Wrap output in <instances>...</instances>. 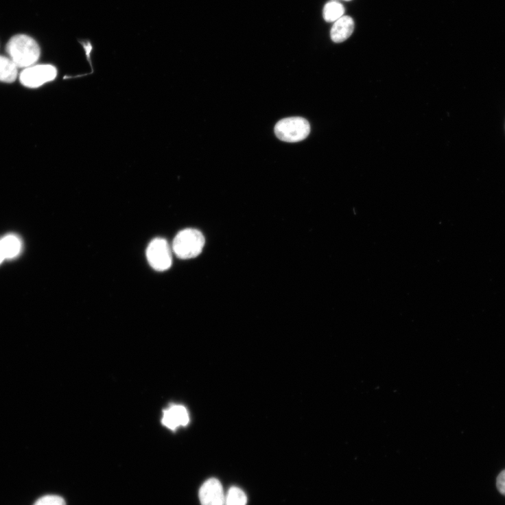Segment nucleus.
Wrapping results in <instances>:
<instances>
[{"label": "nucleus", "instance_id": "nucleus-15", "mask_svg": "<svg viewBox=\"0 0 505 505\" xmlns=\"http://www.w3.org/2000/svg\"><path fill=\"white\" fill-rule=\"evenodd\" d=\"M5 259L1 246H0V263Z\"/></svg>", "mask_w": 505, "mask_h": 505}, {"label": "nucleus", "instance_id": "nucleus-3", "mask_svg": "<svg viewBox=\"0 0 505 505\" xmlns=\"http://www.w3.org/2000/svg\"><path fill=\"white\" fill-rule=\"evenodd\" d=\"M277 137L284 142L297 143L305 140L310 133V125L307 119L300 117L284 118L274 128Z\"/></svg>", "mask_w": 505, "mask_h": 505}, {"label": "nucleus", "instance_id": "nucleus-5", "mask_svg": "<svg viewBox=\"0 0 505 505\" xmlns=\"http://www.w3.org/2000/svg\"><path fill=\"white\" fill-rule=\"evenodd\" d=\"M57 75L56 68L51 65H34L25 69L20 75L21 83L27 88H38L53 81Z\"/></svg>", "mask_w": 505, "mask_h": 505}, {"label": "nucleus", "instance_id": "nucleus-16", "mask_svg": "<svg viewBox=\"0 0 505 505\" xmlns=\"http://www.w3.org/2000/svg\"><path fill=\"white\" fill-rule=\"evenodd\" d=\"M337 1H338V0H337ZM343 1L350 2V1H352V0H343Z\"/></svg>", "mask_w": 505, "mask_h": 505}, {"label": "nucleus", "instance_id": "nucleus-14", "mask_svg": "<svg viewBox=\"0 0 505 505\" xmlns=\"http://www.w3.org/2000/svg\"><path fill=\"white\" fill-rule=\"evenodd\" d=\"M497 488L498 491L505 496V470H503L497 478Z\"/></svg>", "mask_w": 505, "mask_h": 505}, {"label": "nucleus", "instance_id": "nucleus-7", "mask_svg": "<svg viewBox=\"0 0 505 505\" xmlns=\"http://www.w3.org/2000/svg\"><path fill=\"white\" fill-rule=\"evenodd\" d=\"M163 425L171 430L186 426L189 416L186 408L181 405H173L164 410L162 419Z\"/></svg>", "mask_w": 505, "mask_h": 505}, {"label": "nucleus", "instance_id": "nucleus-11", "mask_svg": "<svg viewBox=\"0 0 505 505\" xmlns=\"http://www.w3.org/2000/svg\"><path fill=\"white\" fill-rule=\"evenodd\" d=\"M345 10L337 0H331L328 2L323 10V17L328 23H334L344 16Z\"/></svg>", "mask_w": 505, "mask_h": 505}, {"label": "nucleus", "instance_id": "nucleus-9", "mask_svg": "<svg viewBox=\"0 0 505 505\" xmlns=\"http://www.w3.org/2000/svg\"><path fill=\"white\" fill-rule=\"evenodd\" d=\"M0 246L2 248L5 259H11L20 254L22 244L17 236L9 235L0 240Z\"/></svg>", "mask_w": 505, "mask_h": 505}, {"label": "nucleus", "instance_id": "nucleus-12", "mask_svg": "<svg viewBox=\"0 0 505 505\" xmlns=\"http://www.w3.org/2000/svg\"><path fill=\"white\" fill-rule=\"evenodd\" d=\"M246 495L238 487H231L226 494L224 505H246Z\"/></svg>", "mask_w": 505, "mask_h": 505}, {"label": "nucleus", "instance_id": "nucleus-10", "mask_svg": "<svg viewBox=\"0 0 505 505\" xmlns=\"http://www.w3.org/2000/svg\"><path fill=\"white\" fill-rule=\"evenodd\" d=\"M18 76V67L10 58L0 56V82L12 83Z\"/></svg>", "mask_w": 505, "mask_h": 505}, {"label": "nucleus", "instance_id": "nucleus-4", "mask_svg": "<svg viewBox=\"0 0 505 505\" xmlns=\"http://www.w3.org/2000/svg\"><path fill=\"white\" fill-rule=\"evenodd\" d=\"M146 256L150 266L156 271L163 272L172 266V256L170 246L163 238H156L150 243Z\"/></svg>", "mask_w": 505, "mask_h": 505}, {"label": "nucleus", "instance_id": "nucleus-13", "mask_svg": "<svg viewBox=\"0 0 505 505\" xmlns=\"http://www.w3.org/2000/svg\"><path fill=\"white\" fill-rule=\"evenodd\" d=\"M34 505H67V502L60 496L49 495L38 499Z\"/></svg>", "mask_w": 505, "mask_h": 505}, {"label": "nucleus", "instance_id": "nucleus-2", "mask_svg": "<svg viewBox=\"0 0 505 505\" xmlns=\"http://www.w3.org/2000/svg\"><path fill=\"white\" fill-rule=\"evenodd\" d=\"M203 234L196 229H185L179 232L174 239L173 250L180 259H191L198 257L204 246Z\"/></svg>", "mask_w": 505, "mask_h": 505}, {"label": "nucleus", "instance_id": "nucleus-6", "mask_svg": "<svg viewBox=\"0 0 505 505\" xmlns=\"http://www.w3.org/2000/svg\"><path fill=\"white\" fill-rule=\"evenodd\" d=\"M226 494L219 480L211 478L207 480L199 491L202 505H224Z\"/></svg>", "mask_w": 505, "mask_h": 505}, {"label": "nucleus", "instance_id": "nucleus-8", "mask_svg": "<svg viewBox=\"0 0 505 505\" xmlns=\"http://www.w3.org/2000/svg\"><path fill=\"white\" fill-rule=\"evenodd\" d=\"M355 23L349 16H343L336 22L331 30V38L336 43H341L349 39L353 34Z\"/></svg>", "mask_w": 505, "mask_h": 505}, {"label": "nucleus", "instance_id": "nucleus-1", "mask_svg": "<svg viewBox=\"0 0 505 505\" xmlns=\"http://www.w3.org/2000/svg\"><path fill=\"white\" fill-rule=\"evenodd\" d=\"M6 51L18 69L34 66L40 56V49L37 42L25 35H17L8 42Z\"/></svg>", "mask_w": 505, "mask_h": 505}]
</instances>
